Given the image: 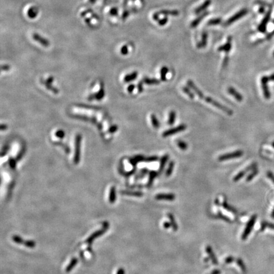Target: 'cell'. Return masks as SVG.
<instances>
[{"label": "cell", "instance_id": "cell-1", "mask_svg": "<svg viewBox=\"0 0 274 274\" xmlns=\"http://www.w3.org/2000/svg\"><path fill=\"white\" fill-rule=\"evenodd\" d=\"M187 85L189 88H191L194 92L202 100H204L207 103L210 104L211 105H213L214 107L219 109L220 110H222L223 112H224L225 113H226L227 114H228V116H232L234 114V112L232 109L228 108L227 107L222 105V104L219 103L218 102L216 101L215 100L212 99V98L209 97H206L204 94L202 92V91L199 89V88L195 84V83L192 81V80H188L187 82Z\"/></svg>", "mask_w": 274, "mask_h": 274}, {"label": "cell", "instance_id": "cell-2", "mask_svg": "<svg viewBox=\"0 0 274 274\" xmlns=\"http://www.w3.org/2000/svg\"><path fill=\"white\" fill-rule=\"evenodd\" d=\"M244 154V152L241 150H237L234 152H230V153H227L224 154L223 155H221L218 158V161H223L227 160H230L233 159H237L242 157Z\"/></svg>", "mask_w": 274, "mask_h": 274}, {"label": "cell", "instance_id": "cell-3", "mask_svg": "<svg viewBox=\"0 0 274 274\" xmlns=\"http://www.w3.org/2000/svg\"><path fill=\"white\" fill-rule=\"evenodd\" d=\"M187 126L185 124H181L175 128H170L168 130H166L165 132H164L162 134V136L164 138H166L168 137H169L171 135H173L175 134H177L178 133H180L181 132H184L187 129Z\"/></svg>", "mask_w": 274, "mask_h": 274}, {"label": "cell", "instance_id": "cell-4", "mask_svg": "<svg viewBox=\"0 0 274 274\" xmlns=\"http://www.w3.org/2000/svg\"><path fill=\"white\" fill-rule=\"evenodd\" d=\"M248 12V9L246 8H244L242 9L241 10H240L239 12H238L237 13H236L235 14H234L233 16H232L231 17H230L225 23H224V26H228L229 25L232 24V23L235 22V21H237V20L241 19L242 17H243L244 16H245Z\"/></svg>", "mask_w": 274, "mask_h": 274}, {"label": "cell", "instance_id": "cell-5", "mask_svg": "<svg viewBox=\"0 0 274 274\" xmlns=\"http://www.w3.org/2000/svg\"><path fill=\"white\" fill-rule=\"evenodd\" d=\"M256 219H257V216L256 215L251 217V219L250 220V221L248 222V223L244 231V232L242 235V240H246L247 239V237H248V235L250 234V233L252 230V228L255 224Z\"/></svg>", "mask_w": 274, "mask_h": 274}, {"label": "cell", "instance_id": "cell-6", "mask_svg": "<svg viewBox=\"0 0 274 274\" xmlns=\"http://www.w3.org/2000/svg\"><path fill=\"white\" fill-rule=\"evenodd\" d=\"M269 81H270L268 79V76H264L261 78V88L263 89V95H264V97L267 100L270 99L271 97V94H270L269 88L268 86V83Z\"/></svg>", "mask_w": 274, "mask_h": 274}, {"label": "cell", "instance_id": "cell-7", "mask_svg": "<svg viewBox=\"0 0 274 274\" xmlns=\"http://www.w3.org/2000/svg\"><path fill=\"white\" fill-rule=\"evenodd\" d=\"M271 11H272V8H269L268 11L267 12L266 14L265 15L264 19H263L262 22H261V24H260V25L258 27V30L260 31V33H264L266 32V25L268 22H269L270 19V17H271Z\"/></svg>", "mask_w": 274, "mask_h": 274}, {"label": "cell", "instance_id": "cell-8", "mask_svg": "<svg viewBox=\"0 0 274 274\" xmlns=\"http://www.w3.org/2000/svg\"><path fill=\"white\" fill-rule=\"evenodd\" d=\"M179 12L178 10H161L160 12H156L153 15V19L156 21H159V16L161 15H171V16H178L179 15Z\"/></svg>", "mask_w": 274, "mask_h": 274}, {"label": "cell", "instance_id": "cell-9", "mask_svg": "<svg viewBox=\"0 0 274 274\" xmlns=\"http://www.w3.org/2000/svg\"><path fill=\"white\" fill-rule=\"evenodd\" d=\"M232 36H228L227 38V43L225 45L219 46L218 48V51H224L226 53V54H228L229 52L230 51L231 48H232Z\"/></svg>", "mask_w": 274, "mask_h": 274}, {"label": "cell", "instance_id": "cell-10", "mask_svg": "<svg viewBox=\"0 0 274 274\" xmlns=\"http://www.w3.org/2000/svg\"><path fill=\"white\" fill-rule=\"evenodd\" d=\"M33 38L34 39V40H35L36 41H37L38 43H39L40 44H41L45 47H48L50 46L49 41L46 38L42 37L38 33H34L33 35Z\"/></svg>", "mask_w": 274, "mask_h": 274}, {"label": "cell", "instance_id": "cell-11", "mask_svg": "<svg viewBox=\"0 0 274 274\" xmlns=\"http://www.w3.org/2000/svg\"><path fill=\"white\" fill-rule=\"evenodd\" d=\"M227 91H228V93L230 95H231L232 97H234L236 100H237L238 102L242 101V100H243L242 95L239 92H238V91L234 88L230 86L227 89Z\"/></svg>", "mask_w": 274, "mask_h": 274}, {"label": "cell", "instance_id": "cell-12", "mask_svg": "<svg viewBox=\"0 0 274 274\" xmlns=\"http://www.w3.org/2000/svg\"><path fill=\"white\" fill-rule=\"evenodd\" d=\"M80 142H81V136L77 135L76 138V152H75V158L74 161L78 163L79 159V150H80Z\"/></svg>", "mask_w": 274, "mask_h": 274}, {"label": "cell", "instance_id": "cell-13", "mask_svg": "<svg viewBox=\"0 0 274 274\" xmlns=\"http://www.w3.org/2000/svg\"><path fill=\"white\" fill-rule=\"evenodd\" d=\"M156 199L158 200H166V201H173L175 199V196L174 194H160L156 196Z\"/></svg>", "mask_w": 274, "mask_h": 274}, {"label": "cell", "instance_id": "cell-14", "mask_svg": "<svg viewBox=\"0 0 274 274\" xmlns=\"http://www.w3.org/2000/svg\"><path fill=\"white\" fill-rule=\"evenodd\" d=\"M207 35L206 32H203L202 34L201 41L197 43V48H205L207 45Z\"/></svg>", "mask_w": 274, "mask_h": 274}, {"label": "cell", "instance_id": "cell-15", "mask_svg": "<svg viewBox=\"0 0 274 274\" xmlns=\"http://www.w3.org/2000/svg\"><path fill=\"white\" fill-rule=\"evenodd\" d=\"M206 252L207 253V254L209 255L210 259H211L212 263H214L215 265H218V261H217V257L215 256V254H214V252H213L212 250L211 247L209 246H207L206 247Z\"/></svg>", "mask_w": 274, "mask_h": 274}, {"label": "cell", "instance_id": "cell-16", "mask_svg": "<svg viewBox=\"0 0 274 274\" xmlns=\"http://www.w3.org/2000/svg\"><path fill=\"white\" fill-rule=\"evenodd\" d=\"M211 3V0H206L204 3H202L200 7L197 8L195 10V13L196 14H198L202 11H204L205 9H206Z\"/></svg>", "mask_w": 274, "mask_h": 274}, {"label": "cell", "instance_id": "cell-17", "mask_svg": "<svg viewBox=\"0 0 274 274\" xmlns=\"http://www.w3.org/2000/svg\"><path fill=\"white\" fill-rule=\"evenodd\" d=\"M209 14V12H204L202 15H201V16H199V17H198L197 19H196L192 22V24H191V27H192V28H195V27H196L197 25H198V24L201 22V20L203 19H204L207 15Z\"/></svg>", "mask_w": 274, "mask_h": 274}, {"label": "cell", "instance_id": "cell-18", "mask_svg": "<svg viewBox=\"0 0 274 274\" xmlns=\"http://www.w3.org/2000/svg\"><path fill=\"white\" fill-rule=\"evenodd\" d=\"M169 156L168 154H165L164 156H163L161 158V161H160V167H159V173H161L163 171L166 163L169 160Z\"/></svg>", "mask_w": 274, "mask_h": 274}, {"label": "cell", "instance_id": "cell-19", "mask_svg": "<svg viewBox=\"0 0 274 274\" xmlns=\"http://www.w3.org/2000/svg\"><path fill=\"white\" fill-rule=\"evenodd\" d=\"M150 120L152 125H153L154 128L158 129L160 127V123L155 114H151L150 115Z\"/></svg>", "mask_w": 274, "mask_h": 274}, {"label": "cell", "instance_id": "cell-20", "mask_svg": "<svg viewBox=\"0 0 274 274\" xmlns=\"http://www.w3.org/2000/svg\"><path fill=\"white\" fill-rule=\"evenodd\" d=\"M143 83H145L149 85H154V84H159L160 83V81L159 79H155V78H144L143 80Z\"/></svg>", "mask_w": 274, "mask_h": 274}, {"label": "cell", "instance_id": "cell-21", "mask_svg": "<svg viewBox=\"0 0 274 274\" xmlns=\"http://www.w3.org/2000/svg\"><path fill=\"white\" fill-rule=\"evenodd\" d=\"M176 119V112L175 110L170 111L169 114V117L168 121V124L169 126H172L174 125Z\"/></svg>", "mask_w": 274, "mask_h": 274}, {"label": "cell", "instance_id": "cell-22", "mask_svg": "<svg viewBox=\"0 0 274 274\" xmlns=\"http://www.w3.org/2000/svg\"><path fill=\"white\" fill-rule=\"evenodd\" d=\"M169 69L167 67L163 66L160 71V75H161V80L162 81H166V74L168 73Z\"/></svg>", "mask_w": 274, "mask_h": 274}, {"label": "cell", "instance_id": "cell-23", "mask_svg": "<svg viewBox=\"0 0 274 274\" xmlns=\"http://www.w3.org/2000/svg\"><path fill=\"white\" fill-rule=\"evenodd\" d=\"M182 90L191 99H194L195 95H194V94H193V92L191 90V89L189 87H187V86H183Z\"/></svg>", "mask_w": 274, "mask_h": 274}, {"label": "cell", "instance_id": "cell-24", "mask_svg": "<svg viewBox=\"0 0 274 274\" xmlns=\"http://www.w3.org/2000/svg\"><path fill=\"white\" fill-rule=\"evenodd\" d=\"M137 76H138V73L133 72V73L126 76L124 80L125 82H130V81H132L135 79L137 78Z\"/></svg>", "mask_w": 274, "mask_h": 274}, {"label": "cell", "instance_id": "cell-25", "mask_svg": "<svg viewBox=\"0 0 274 274\" xmlns=\"http://www.w3.org/2000/svg\"><path fill=\"white\" fill-rule=\"evenodd\" d=\"M168 217H169V220H170L171 224V225H172V227H173V230H174L175 231H176V230H178V225H176V222H175V220L174 216L171 214V213H168Z\"/></svg>", "mask_w": 274, "mask_h": 274}, {"label": "cell", "instance_id": "cell-26", "mask_svg": "<svg viewBox=\"0 0 274 274\" xmlns=\"http://www.w3.org/2000/svg\"><path fill=\"white\" fill-rule=\"evenodd\" d=\"M27 14H28L29 17H30V18H31V19L35 18L37 16L38 10L35 7H32L29 10Z\"/></svg>", "mask_w": 274, "mask_h": 274}, {"label": "cell", "instance_id": "cell-27", "mask_svg": "<svg viewBox=\"0 0 274 274\" xmlns=\"http://www.w3.org/2000/svg\"><path fill=\"white\" fill-rule=\"evenodd\" d=\"M177 145L178 146V147L182 150H185L187 149L188 148V145L186 142H185L184 141L181 140H178L176 142Z\"/></svg>", "mask_w": 274, "mask_h": 274}, {"label": "cell", "instance_id": "cell-28", "mask_svg": "<svg viewBox=\"0 0 274 274\" xmlns=\"http://www.w3.org/2000/svg\"><path fill=\"white\" fill-rule=\"evenodd\" d=\"M174 166H175V163L174 161H171L168 165V168L166 171V176H169L173 171L174 169Z\"/></svg>", "mask_w": 274, "mask_h": 274}, {"label": "cell", "instance_id": "cell-29", "mask_svg": "<svg viewBox=\"0 0 274 274\" xmlns=\"http://www.w3.org/2000/svg\"><path fill=\"white\" fill-rule=\"evenodd\" d=\"M247 172H248V171H247L246 169L240 171L238 174H237V175L235 176V177L234 178V181H237L240 180V179H241L244 176V175L246 174Z\"/></svg>", "mask_w": 274, "mask_h": 274}, {"label": "cell", "instance_id": "cell-30", "mask_svg": "<svg viewBox=\"0 0 274 274\" xmlns=\"http://www.w3.org/2000/svg\"><path fill=\"white\" fill-rule=\"evenodd\" d=\"M158 175V173L156 171H151L150 173V178H149V180H148V186L150 187L151 186V185L152 184V182H153V180L154 179V178Z\"/></svg>", "mask_w": 274, "mask_h": 274}, {"label": "cell", "instance_id": "cell-31", "mask_svg": "<svg viewBox=\"0 0 274 274\" xmlns=\"http://www.w3.org/2000/svg\"><path fill=\"white\" fill-rule=\"evenodd\" d=\"M266 227H268L270 229L274 230V224L271 223H268L266 222H264L261 223V230H264Z\"/></svg>", "mask_w": 274, "mask_h": 274}, {"label": "cell", "instance_id": "cell-32", "mask_svg": "<svg viewBox=\"0 0 274 274\" xmlns=\"http://www.w3.org/2000/svg\"><path fill=\"white\" fill-rule=\"evenodd\" d=\"M222 22V19L220 18H216V19H211L208 22L207 24L209 25H217L219 24Z\"/></svg>", "mask_w": 274, "mask_h": 274}, {"label": "cell", "instance_id": "cell-33", "mask_svg": "<svg viewBox=\"0 0 274 274\" xmlns=\"http://www.w3.org/2000/svg\"><path fill=\"white\" fill-rule=\"evenodd\" d=\"M258 170L257 169V168L255 169H254V170L253 171V172H252L251 173H250V174L247 176V178H246V181H250L252 180L254 178V177H255V176L258 175Z\"/></svg>", "mask_w": 274, "mask_h": 274}, {"label": "cell", "instance_id": "cell-34", "mask_svg": "<svg viewBox=\"0 0 274 274\" xmlns=\"http://www.w3.org/2000/svg\"><path fill=\"white\" fill-rule=\"evenodd\" d=\"M237 263L238 265L240 266V268H241L242 271L243 272L246 273V267L244 263V262L242 261V260L241 259L239 258V259L237 260Z\"/></svg>", "mask_w": 274, "mask_h": 274}, {"label": "cell", "instance_id": "cell-35", "mask_svg": "<svg viewBox=\"0 0 274 274\" xmlns=\"http://www.w3.org/2000/svg\"><path fill=\"white\" fill-rule=\"evenodd\" d=\"M255 3L258 4V5H261V6H263V7H268L269 8H272V5H271L268 4V3H266V2H265L261 1V0H256V1L255 2Z\"/></svg>", "mask_w": 274, "mask_h": 274}, {"label": "cell", "instance_id": "cell-36", "mask_svg": "<svg viewBox=\"0 0 274 274\" xmlns=\"http://www.w3.org/2000/svg\"><path fill=\"white\" fill-rule=\"evenodd\" d=\"M228 62H229V56L228 55V54H226V56H225L223 61V64H222V68L225 69L226 68L228 65Z\"/></svg>", "mask_w": 274, "mask_h": 274}, {"label": "cell", "instance_id": "cell-37", "mask_svg": "<svg viewBox=\"0 0 274 274\" xmlns=\"http://www.w3.org/2000/svg\"><path fill=\"white\" fill-rule=\"evenodd\" d=\"M223 206L226 209L228 210L229 211L233 212H234V213H235V212H237L236 210H235L234 208H233V207H232L231 206H230L227 203L226 201H224V202H223Z\"/></svg>", "mask_w": 274, "mask_h": 274}, {"label": "cell", "instance_id": "cell-38", "mask_svg": "<svg viewBox=\"0 0 274 274\" xmlns=\"http://www.w3.org/2000/svg\"><path fill=\"white\" fill-rule=\"evenodd\" d=\"M158 160V157L157 156H151L149 158H147L146 159L147 162H154Z\"/></svg>", "mask_w": 274, "mask_h": 274}, {"label": "cell", "instance_id": "cell-39", "mask_svg": "<svg viewBox=\"0 0 274 274\" xmlns=\"http://www.w3.org/2000/svg\"><path fill=\"white\" fill-rule=\"evenodd\" d=\"M266 175H267L268 178L269 179H270L271 180V181L274 184V175L273 174V173L271 171H267Z\"/></svg>", "mask_w": 274, "mask_h": 274}, {"label": "cell", "instance_id": "cell-40", "mask_svg": "<svg viewBox=\"0 0 274 274\" xmlns=\"http://www.w3.org/2000/svg\"><path fill=\"white\" fill-rule=\"evenodd\" d=\"M168 19L167 18V17H165V18H164V19H161V20H159V25H161V26H163V25H164L167 22H168Z\"/></svg>", "mask_w": 274, "mask_h": 274}, {"label": "cell", "instance_id": "cell-41", "mask_svg": "<svg viewBox=\"0 0 274 274\" xmlns=\"http://www.w3.org/2000/svg\"><path fill=\"white\" fill-rule=\"evenodd\" d=\"M143 81H141L140 82H139V83L138 84V90L139 93H142L143 90Z\"/></svg>", "mask_w": 274, "mask_h": 274}, {"label": "cell", "instance_id": "cell-42", "mask_svg": "<svg viewBox=\"0 0 274 274\" xmlns=\"http://www.w3.org/2000/svg\"><path fill=\"white\" fill-rule=\"evenodd\" d=\"M121 52L122 54H123V55H126V54H127L128 52V47H127L126 46H124L123 48H121Z\"/></svg>", "mask_w": 274, "mask_h": 274}, {"label": "cell", "instance_id": "cell-43", "mask_svg": "<svg viewBox=\"0 0 274 274\" xmlns=\"http://www.w3.org/2000/svg\"><path fill=\"white\" fill-rule=\"evenodd\" d=\"M220 218H221L222 219H223V220H225V221H227V222H230L231 221L230 220V219L229 218H228L227 217H225V216H224V215H223L222 213L220 212H219V214H218V215Z\"/></svg>", "mask_w": 274, "mask_h": 274}, {"label": "cell", "instance_id": "cell-44", "mask_svg": "<svg viewBox=\"0 0 274 274\" xmlns=\"http://www.w3.org/2000/svg\"><path fill=\"white\" fill-rule=\"evenodd\" d=\"M64 132L63 131H58L56 133V135L58 137H59V138H63L64 137Z\"/></svg>", "mask_w": 274, "mask_h": 274}, {"label": "cell", "instance_id": "cell-45", "mask_svg": "<svg viewBox=\"0 0 274 274\" xmlns=\"http://www.w3.org/2000/svg\"><path fill=\"white\" fill-rule=\"evenodd\" d=\"M234 260V258H233L232 256H229V257H228V258H226V260H225V262H226L227 263H230L232 262Z\"/></svg>", "mask_w": 274, "mask_h": 274}, {"label": "cell", "instance_id": "cell-46", "mask_svg": "<svg viewBox=\"0 0 274 274\" xmlns=\"http://www.w3.org/2000/svg\"><path fill=\"white\" fill-rule=\"evenodd\" d=\"M134 89H135V85H134V84H131V85H130V86H128V91H129L130 93H132V92H133V91L134 90Z\"/></svg>", "mask_w": 274, "mask_h": 274}, {"label": "cell", "instance_id": "cell-47", "mask_svg": "<svg viewBox=\"0 0 274 274\" xmlns=\"http://www.w3.org/2000/svg\"><path fill=\"white\" fill-rule=\"evenodd\" d=\"M273 22H274V21H273ZM274 36V30H273V31L271 32V33H270V34H268V35H267V36H266V39L268 40H270L273 36Z\"/></svg>", "mask_w": 274, "mask_h": 274}, {"label": "cell", "instance_id": "cell-48", "mask_svg": "<svg viewBox=\"0 0 274 274\" xmlns=\"http://www.w3.org/2000/svg\"><path fill=\"white\" fill-rule=\"evenodd\" d=\"M258 12H259V13H263L265 12V7L261 6V7L259 8Z\"/></svg>", "mask_w": 274, "mask_h": 274}, {"label": "cell", "instance_id": "cell-49", "mask_svg": "<svg viewBox=\"0 0 274 274\" xmlns=\"http://www.w3.org/2000/svg\"><path fill=\"white\" fill-rule=\"evenodd\" d=\"M268 79H269L270 81H274V73L271 74V75H270L268 76Z\"/></svg>", "mask_w": 274, "mask_h": 274}, {"label": "cell", "instance_id": "cell-50", "mask_svg": "<svg viewBox=\"0 0 274 274\" xmlns=\"http://www.w3.org/2000/svg\"><path fill=\"white\" fill-rule=\"evenodd\" d=\"M164 227L166 228H169L171 227V224L169 223H168V222H164Z\"/></svg>", "mask_w": 274, "mask_h": 274}, {"label": "cell", "instance_id": "cell-51", "mask_svg": "<svg viewBox=\"0 0 274 274\" xmlns=\"http://www.w3.org/2000/svg\"><path fill=\"white\" fill-rule=\"evenodd\" d=\"M220 271L218 270H215L212 272L211 274H220Z\"/></svg>", "mask_w": 274, "mask_h": 274}, {"label": "cell", "instance_id": "cell-52", "mask_svg": "<svg viewBox=\"0 0 274 274\" xmlns=\"http://www.w3.org/2000/svg\"><path fill=\"white\" fill-rule=\"evenodd\" d=\"M95 1H96V0H89V2L91 3H94L95 2Z\"/></svg>", "mask_w": 274, "mask_h": 274}, {"label": "cell", "instance_id": "cell-53", "mask_svg": "<svg viewBox=\"0 0 274 274\" xmlns=\"http://www.w3.org/2000/svg\"><path fill=\"white\" fill-rule=\"evenodd\" d=\"M271 217L274 218V208H273V209L272 211V212H271Z\"/></svg>", "mask_w": 274, "mask_h": 274}, {"label": "cell", "instance_id": "cell-54", "mask_svg": "<svg viewBox=\"0 0 274 274\" xmlns=\"http://www.w3.org/2000/svg\"><path fill=\"white\" fill-rule=\"evenodd\" d=\"M271 145H272V147L274 148V141L272 142V143H271Z\"/></svg>", "mask_w": 274, "mask_h": 274}, {"label": "cell", "instance_id": "cell-55", "mask_svg": "<svg viewBox=\"0 0 274 274\" xmlns=\"http://www.w3.org/2000/svg\"><path fill=\"white\" fill-rule=\"evenodd\" d=\"M273 57H274V52H273Z\"/></svg>", "mask_w": 274, "mask_h": 274}, {"label": "cell", "instance_id": "cell-56", "mask_svg": "<svg viewBox=\"0 0 274 274\" xmlns=\"http://www.w3.org/2000/svg\"><path fill=\"white\" fill-rule=\"evenodd\" d=\"M273 3H274V1H273Z\"/></svg>", "mask_w": 274, "mask_h": 274}]
</instances>
